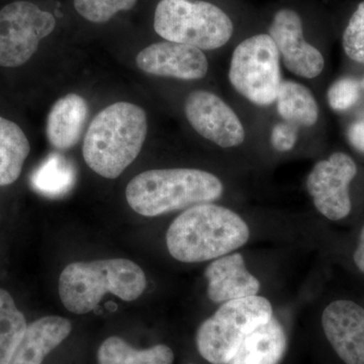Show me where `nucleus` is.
Segmentation results:
<instances>
[{
	"instance_id": "nucleus-1",
	"label": "nucleus",
	"mask_w": 364,
	"mask_h": 364,
	"mask_svg": "<svg viewBox=\"0 0 364 364\" xmlns=\"http://www.w3.org/2000/svg\"><path fill=\"white\" fill-rule=\"evenodd\" d=\"M247 223L234 210L213 203L186 208L166 234L170 255L184 263L217 259L245 245Z\"/></svg>"
},
{
	"instance_id": "nucleus-2",
	"label": "nucleus",
	"mask_w": 364,
	"mask_h": 364,
	"mask_svg": "<svg viewBox=\"0 0 364 364\" xmlns=\"http://www.w3.org/2000/svg\"><path fill=\"white\" fill-rule=\"evenodd\" d=\"M148 131L147 114L142 107L116 102L93 119L83 142L86 164L98 176L116 179L135 161Z\"/></svg>"
},
{
	"instance_id": "nucleus-3",
	"label": "nucleus",
	"mask_w": 364,
	"mask_h": 364,
	"mask_svg": "<svg viewBox=\"0 0 364 364\" xmlns=\"http://www.w3.org/2000/svg\"><path fill=\"white\" fill-rule=\"evenodd\" d=\"M224 184L210 172L193 168L152 169L134 177L126 188L132 210L144 217L176 212L222 198Z\"/></svg>"
},
{
	"instance_id": "nucleus-4",
	"label": "nucleus",
	"mask_w": 364,
	"mask_h": 364,
	"mask_svg": "<svg viewBox=\"0 0 364 364\" xmlns=\"http://www.w3.org/2000/svg\"><path fill=\"white\" fill-rule=\"evenodd\" d=\"M146 286L142 268L117 258L67 265L60 275L59 294L69 312L83 315L95 310L107 294L132 301L140 298Z\"/></svg>"
},
{
	"instance_id": "nucleus-5",
	"label": "nucleus",
	"mask_w": 364,
	"mask_h": 364,
	"mask_svg": "<svg viewBox=\"0 0 364 364\" xmlns=\"http://www.w3.org/2000/svg\"><path fill=\"white\" fill-rule=\"evenodd\" d=\"M154 30L169 42L213 51L231 40L234 25L221 7L210 2L160 0L155 9Z\"/></svg>"
},
{
	"instance_id": "nucleus-6",
	"label": "nucleus",
	"mask_w": 364,
	"mask_h": 364,
	"mask_svg": "<svg viewBox=\"0 0 364 364\" xmlns=\"http://www.w3.org/2000/svg\"><path fill=\"white\" fill-rule=\"evenodd\" d=\"M272 317V304L264 296H248L222 304L198 328V350L208 363L227 364L249 333Z\"/></svg>"
},
{
	"instance_id": "nucleus-7",
	"label": "nucleus",
	"mask_w": 364,
	"mask_h": 364,
	"mask_svg": "<svg viewBox=\"0 0 364 364\" xmlns=\"http://www.w3.org/2000/svg\"><path fill=\"white\" fill-rule=\"evenodd\" d=\"M230 85L256 107L275 102L282 82V59L268 33H257L235 48L228 72Z\"/></svg>"
},
{
	"instance_id": "nucleus-8",
	"label": "nucleus",
	"mask_w": 364,
	"mask_h": 364,
	"mask_svg": "<svg viewBox=\"0 0 364 364\" xmlns=\"http://www.w3.org/2000/svg\"><path fill=\"white\" fill-rule=\"evenodd\" d=\"M56 20L30 1H14L0 9V66L23 65L51 35Z\"/></svg>"
},
{
	"instance_id": "nucleus-9",
	"label": "nucleus",
	"mask_w": 364,
	"mask_h": 364,
	"mask_svg": "<svg viewBox=\"0 0 364 364\" xmlns=\"http://www.w3.org/2000/svg\"><path fill=\"white\" fill-rule=\"evenodd\" d=\"M358 171L353 158L340 151L314 165L306 178V189L326 219L340 221L350 215V184Z\"/></svg>"
},
{
	"instance_id": "nucleus-10",
	"label": "nucleus",
	"mask_w": 364,
	"mask_h": 364,
	"mask_svg": "<svg viewBox=\"0 0 364 364\" xmlns=\"http://www.w3.org/2000/svg\"><path fill=\"white\" fill-rule=\"evenodd\" d=\"M184 114L198 135L219 147L229 149L245 142L246 132L240 117L212 91L189 93L184 102Z\"/></svg>"
},
{
	"instance_id": "nucleus-11",
	"label": "nucleus",
	"mask_w": 364,
	"mask_h": 364,
	"mask_svg": "<svg viewBox=\"0 0 364 364\" xmlns=\"http://www.w3.org/2000/svg\"><path fill=\"white\" fill-rule=\"evenodd\" d=\"M268 35L277 46L284 67L298 77L315 79L325 68L322 52L304 36L303 21L296 11L282 9L274 14Z\"/></svg>"
},
{
	"instance_id": "nucleus-12",
	"label": "nucleus",
	"mask_w": 364,
	"mask_h": 364,
	"mask_svg": "<svg viewBox=\"0 0 364 364\" xmlns=\"http://www.w3.org/2000/svg\"><path fill=\"white\" fill-rule=\"evenodd\" d=\"M136 66L145 73L179 80H200L207 76L210 63L202 50L181 43L165 42L144 48L136 57Z\"/></svg>"
},
{
	"instance_id": "nucleus-13",
	"label": "nucleus",
	"mask_w": 364,
	"mask_h": 364,
	"mask_svg": "<svg viewBox=\"0 0 364 364\" xmlns=\"http://www.w3.org/2000/svg\"><path fill=\"white\" fill-rule=\"evenodd\" d=\"M326 338L345 364H364V309L350 299H337L322 314Z\"/></svg>"
},
{
	"instance_id": "nucleus-14",
	"label": "nucleus",
	"mask_w": 364,
	"mask_h": 364,
	"mask_svg": "<svg viewBox=\"0 0 364 364\" xmlns=\"http://www.w3.org/2000/svg\"><path fill=\"white\" fill-rule=\"evenodd\" d=\"M208 296L222 305L233 299L257 296L259 280L248 272L240 253H230L210 262L205 272Z\"/></svg>"
},
{
	"instance_id": "nucleus-15",
	"label": "nucleus",
	"mask_w": 364,
	"mask_h": 364,
	"mask_svg": "<svg viewBox=\"0 0 364 364\" xmlns=\"http://www.w3.org/2000/svg\"><path fill=\"white\" fill-rule=\"evenodd\" d=\"M70 321L47 316L26 327L20 345L9 364H42L46 356L70 335Z\"/></svg>"
},
{
	"instance_id": "nucleus-16",
	"label": "nucleus",
	"mask_w": 364,
	"mask_h": 364,
	"mask_svg": "<svg viewBox=\"0 0 364 364\" xmlns=\"http://www.w3.org/2000/svg\"><path fill=\"white\" fill-rule=\"evenodd\" d=\"M87 116V102L80 95L70 93L59 98L48 116V141L55 149H71L82 136Z\"/></svg>"
},
{
	"instance_id": "nucleus-17",
	"label": "nucleus",
	"mask_w": 364,
	"mask_h": 364,
	"mask_svg": "<svg viewBox=\"0 0 364 364\" xmlns=\"http://www.w3.org/2000/svg\"><path fill=\"white\" fill-rule=\"evenodd\" d=\"M287 345L284 328L272 317L249 333L227 364H279L286 353Z\"/></svg>"
},
{
	"instance_id": "nucleus-18",
	"label": "nucleus",
	"mask_w": 364,
	"mask_h": 364,
	"mask_svg": "<svg viewBox=\"0 0 364 364\" xmlns=\"http://www.w3.org/2000/svg\"><path fill=\"white\" fill-rule=\"evenodd\" d=\"M274 104L282 121L306 128L318 121L320 109L315 95L298 81L282 80Z\"/></svg>"
},
{
	"instance_id": "nucleus-19",
	"label": "nucleus",
	"mask_w": 364,
	"mask_h": 364,
	"mask_svg": "<svg viewBox=\"0 0 364 364\" xmlns=\"http://www.w3.org/2000/svg\"><path fill=\"white\" fill-rule=\"evenodd\" d=\"M30 152V142L21 127L0 117V186L18 181Z\"/></svg>"
},
{
	"instance_id": "nucleus-20",
	"label": "nucleus",
	"mask_w": 364,
	"mask_h": 364,
	"mask_svg": "<svg viewBox=\"0 0 364 364\" xmlns=\"http://www.w3.org/2000/svg\"><path fill=\"white\" fill-rule=\"evenodd\" d=\"M173 361V351L166 345L138 350L117 336L105 339L97 352L98 364H172Z\"/></svg>"
},
{
	"instance_id": "nucleus-21",
	"label": "nucleus",
	"mask_w": 364,
	"mask_h": 364,
	"mask_svg": "<svg viewBox=\"0 0 364 364\" xmlns=\"http://www.w3.org/2000/svg\"><path fill=\"white\" fill-rule=\"evenodd\" d=\"M26 321L9 291L0 289V364H9L25 334Z\"/></svg>"
},
{
	"instance_id": "nucleus-22",
	"label": "nucleus",
	"mask_w": 364,
	"mask_h": 364,
	"mask_svg": "<svg viewBox=\"0 0 364 364\" xmlns=\"http://www.w3.org/2000/svg\"><path fill=\"white\" fill-rule=\"evenodd\" d=\"M75 171L70 162L61 155H52L36 170L32 177L33 188L45 196H58L70 191Z\"/></svg>"
},
{
	"instance_id": "nucleus-23",
	"label": "nucleus",
	"mask_w": 364,
	"mask_h": 364,
	"mask_svg": "<svg viewBox=\"0 0 364 364\" xmlns=\"http://www.w3.org/2000/svg\"><path fill=\"white\" fill-rule=\"evenodd\" d=\"M138 0H73L79 16L95 23H105L119 11H131Z\"/></svg>"
},
{
	"instance_id": "nucleus-24",
	"label": "nucleus",
	"mask_w": 364,
	"mask_h": 364,
	"mask_svg": "<svg viewBox=\"0 0 364 364\" xmlns=\"http://www.w3.org/2000/svg\"><path fill=\"white\" fill-rule=\"evenodd\" d=\"M342 47L348 59L364 66V1L358 4L345 28Z\"/></svg>"
},
{
	"instance_id": "nucleus-25",
	"label": "nucleus",
	"mask_w": 364,
	"mask_h": 364,
	"mask_svg": "<svg viewBox=\"0 0 364 364\" xmlns=\"http://www.w3.org/2000/svg\"><path fill=\"white\" fill-rule=\"evenodd\" d=\"M363 87L360 80L344 76L332 83L327 91V102L333 111L345 112L358 104Z\"/></svg>"
},
{
	"instance_id": "nucleus-26",
	"label": "nucleus",
	"mask_w": 364,
	"mask_h": 364,
	"mask_svg": "<svg viewBox=\"0 0 364 364\" xmlns=\"http://www.w3.org/2000/svg\"><path fill=\"white\" fill-rule=\"evenodd\" d=\"M299 127L289 122H279L273 126L270 142L272 147L279 152H289L298 143Z\"/></svg>"
},
{
	"instance_id": "nucleus-27",
	"label": "nucleus",
	"mask_w": 364,
	"mask_h": 364,
	"mask_svg": "<svg viewBox=\"0 0 364 364\" xmlns=\"http://www.w3.org/2000/svg\"><path fill=\"white\" fill-rule=\"evenodd\" d=\"M348 139L355 149L364 153V114L349 127Z\"/></svg>"
},
{
	"instance_id": "nucleus-28",
	"label": "nucleus",
	"mask_w": 364,
	"mask_h": 364,
	"mask_svg": "<svg viewBox=\"0 0 364 364\" xmlns=\"http://www.w3.org/2000/svg\"><path fill=\"white\" fill-rule=\"evenodd\" d=\"M353 260L356 267L364 274V226L359 234L358 247L354 251Z\"/></svg>"
},
{
	"instance_id": "nucleus-29",
	"label": "nucleus",
	"mask_w": 364,
	"mask_h": 364,
	"mask_svg": "<svg viewBox=\"0 0 364 364\" xmlns=\"http://www.w3.org/2000/svg\"><path fill=\"white\" fill-rule=\"evenodd\" d=\"M360 83H361V87H363V90H364V77H363V80H360Z\"/></svg>"
}]
</instances>
